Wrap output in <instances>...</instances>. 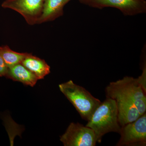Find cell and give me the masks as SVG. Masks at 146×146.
Listing matches in <instances>:
<instances>
[{"mask_svg": "<svg viewBox=\"0 0 146 146\" xmlns=\"http://www.w3.org/2000/svg\"><path fill=\"white\" fill-rule=\"evenodd\" d=\"M86 126L95 132L97 142L100 143L105 134L114 132L119 133L121 125L118 120V113L115 100L106 98L95 110Z\"/></svg>", "mask_w": 146, "mask_h": 146, "instance_id": "1", "label": "cell"}, {"mask_svg": "<svg viewBox=\"0 0 146 146\" xmlns=\"http://www.w3.org/2000/svg\"><path fill=\"white\" fill-rule=\"evenodd\" d=\"M146 89L138 78L125 76L122 79L110 82L106 88L105 92L106 98L118 96L132 102L142 115L146 113Z\"/></svg>", "mask_w": 146, "mask_h": 146, "instance_id": "2", "label": "cell"}, {"mask_svg": "<svg viewBox=\"0 0 146 146\" xmlns=\"http://www.w3.org/2000/svg\"><path fill=\"white\" fill-rule=\"evenodd\" d=\"M60 91L70 102L83 119L88 121L101 102L72 80L60 84Z\"/></svg>", "mask_w": 146, "mask_h": 146, "instance_id": "3", "label": "cell"}, {"mask_svg": "<svg viewBox=\"0 0 146 146\" xmlns=\"http://www.w3.org/2000/svg\"><path fill=\"white\" fill-rule=\"evenodd\" d=\"M80 2L93 8L102 9L113 7L119 9L125 16H132L145 13V0H78Z\"/></svg>", "mask_w": 146, "mask_h": 146, "instance_id": "4", "label": "cell"}, {"mask_svg": "<svg viewBox=\"0 0 146 146\" xmlns=\"http://www.w3.org/2000/svg\"><path fill=\"white\" fill-rule=\"evenodd\" d=\"M60 141L65 146H94L97 143L94 131L78 123H71Z\"/></svg>", "mask_w": 146, "mask_h": 146, "instance_id": "5", "label": "cell"}, {"mask_svg": "<svg viewBox=\"0 0 146 146\" xmlns=\"http://www.w3.org/2000/svg\"><path fill=\"white\" fill-rule=\"evenodd\" d=\"M121 137L116 145L131 146L146 145V114L145 113L132 122L121 127Z\"/></svg>", "mask_w": 146, "mask_h": 146, "instance_id": "6", "label": "cell"}, {"mask_svg": "<svg viewBox=\"0 0 146 146\" xmlns=\"http://www.w3.org/2000/svg\"><path fill=\"white\" fill-rule=\"evenodd\" d=\"M44 0H5L3 8H9L20 13L29 25L37 24L42 15Z\"/></svg>", "mask_w": 146, "mask_h": 146, "instance_id": "7", "label": "cell"}, {"mask_svg": "<svg viewBox=\"0 0 146 146\" xmlns=\"http://www.w3.org/2000/svg\"><path fill=\"white\" fill-rule=\"evenodd\" d=\"M111 99L116 102L118 120L121 127L134 121L142 116L132 102L122 97L115 96Z\"/></svg>", "mask_w": 146, "mask_h": 146, "instance_id": "8", "label": "cell"}, {"mask_svg": "<svg viewBox=\"0 0 146 146\" xmlns=\"http://www.w3.org/2000/svg\"><path fill=\"white\" fill-rule=\"evenodd\" d=\"M71 0H44L43 11L37 24L53 21L63 14L64 6Z\"/></svg>", "mask_w": 146, "mask_h": 146, "instance_id": "9", "label": "cell"}, {"mask_svg": "<svg viewBox=\"0 0 146 146\" xmlns=\"http://www.w3.org/2000/svg\"><path fill=\"white\" fill-rule=\"evenodd\" d=\"M14 81L20 82L25 85L33 87L36 84L38 79L28 69L19 63L8 68L6 76Z\"/></svg>", "mask_w": 146, "mask_h": 146, "instance_id": "10", "label": "cell"}, {"mask_svg": "<svg viewBox=\"0 0 146 146\" xmlns=\"http://www.w3.org/2000/svg\"><path fill=\"white\" fill-rule=\"evenodd\" d=\"M21 63L34 74L38 80L44 79L50 72V68L44 60L33 56L31 53Z\"/></svg>", "mask_w": 146, "mask_h": 146, "instance_id": "11", "label": "cell"}, {"mask_svg": "<svg viewBox=\"0 0 146 146\" xmlns=\"http://www.w3.org/2000/svg\"><path fill=\"white\" fill-rule=\"evenodd\" d=\"M30 53L16 52L7 46H0V56L8 68L21 63Z\"/></svg>", "mask_w": 146, "mask_h": 146, "instance_id": "12", "label": "cell"}, {"mask_svg": "<svg viewBox=\"0 0 146 146\" xmlns=\"http://www.w3.org/2000/svg\"><path fill=\"white\" fill-rule=\"evenodd\" d=\"M8 70V67L0 56V77L6 76Z\"/></svg>", "mask_w": 146, "mask_h": 146, "instance_id": "13", "label": "cell"}]
</instances>
